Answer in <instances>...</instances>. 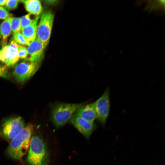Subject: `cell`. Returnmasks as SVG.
I'll list each match as a JSON object with an SVG mask.
<instances>
[{"mask_svg":"<svg viewBox=\"0 0 165 165\" xmlns=\"http://www.w3.org/2000/svg\"><path fill=\"white\" fill-rule=\"evenodd\" d=\"M33 129L32 125H27L11 140L6 150L10 157L20 160L25 155L29 148Z\"/></svg>","mask_w":165,"mask_h":165,"instance_id":"cell-1","label":"cell"},{"mask_svg":"<svg viewBox=\"0 0 165 165\" xmlns=\"http://www.w3.org/2000/svg\"><path fill=\"white\" fill-rule=\"evenodd\" d=\"M49 159L46 145L39 136L31 138L26 161L29 165H47Z\"/></svg>","mask_w":165,"mask_h":165,"instance_id":"cell-2","label":"cell"},{"mask_svg":"<svg viewBox=\"0 0 165 165\" xmlns=\"http://www.w3.org/2000/svg\"><path fill=\"white\" fill-rule=\"evenodd\" d=\"M85 103H58L53 105L51 112L53 123L57 127L64 125L70 119L75 111Z\"/></svg>","mask_w":165,"mask_h":165,"instance_id":"cell-3","label":"cell"},{"mask_svg":"<svg viewBox=\"0 0 165 165\" xmlns=\"http://www.w3.org/2000/svg\"><path fill=\"white\" fill-rule=\"evenodd\" d=\"M40 63L31 61L27 58L15 65L12 74L18 82L23 83L34 75L38 70Z\"/></svg>","mask_w":165,"mask_h":165,"instance_id":"cell-4","label":"cell"},{"mask_svg":"<svg viewBox=\"0 0 165 165\" xmlns=\"http://www.w3.org/2000/svg\"><path fill=\"white\" fill-rule=\"evenodd\" d=\"M38 24L37 37L45 46L49 42L52 29L54 15L50 11L43 12Z\"/></svg>","mask_w":165,"mask_h":165,"instance_id":"cell-5","label":"cell"},{"mask_svg":"<svg viewBox=\"0 0 165 165\" xmlns=\"http://www.w3.org/2000/svg\"><path fill=\"white\" fill-rule=\"evenodd\" d=\"M25 126L24 123L20 116L9 118L2 125L0 134L8 140L14 138Z\"/></svg>","mask_w":165,"mask_h":165,"instance_id":"cell-6","label":"cell"},{"mask_svg":"<svg viewBox=\"0 0 165 165\" xmlns=\"http://www.w3.org/2000/svg\"><path fill=\"white\" fill-rule=\"evenodd\" d=\"M96 119L105 125L109 115L110 109L109 88H107L102 95L94 102Z\"/></svg>","mask_w":165,"mask_h":165,"instance_id":"cell-7","label":"cell"},{"mask_svg":"<svg viewBox=\"0 0 165 165\" xmlns=\"http://www.w3.org/2000/svg\"><path fill=\"white\" fill-rule=\"evenodd\" d=\"M18 46L12 40L8 45L2 47L0 51V61L7 67L16 65L19 60L17 55Z\"/></svg>","mask_w":165,"mask_h":165,"instance_id":"cell-8","label":"cell"},{"mask_svg":"<svg viewBox=\"0 0 165 165\" xmlns=\"http://www.w3.org/2000/svg\"><path fill=\"white\" fill-rule=\"evenodd\" d=\"M70 122L87 139H89L96 127L94 123H91L74 113L70 120Z\"/></svg>","mask_w":165,"mask_h":165,"instance_id":"cell-9","label":"cell"},{"mask_svg":"<svg viewBox=\"0 0 165 165\" xmlns=\"http://www.w3.org/2000/svg\"><path fill=\"white\" fill-rule=\"evenodd\" d=\"M46 46L36 37L30 43L27 48L29 56L28 58L31 61L40 62L43 59Z\"/></svg>","mask_w":165,"mask_h":165,"instance_id":"cell-10","label":"cell"},{"mask_svg":"<svg viewBox=\"0 0 165 165\" xmlns=\"http://www.w3.org/2000/svg\"><path fill=\"white\" fill-rule=\"evenodd\" d=\"M74 113L91 123L96 119V113L94 103L83 105L79 108Z\"/></svg>","mask_w":165,"mask_h":165,"instance_id":"cell-11","label":"cell"},{"mask_svg":"<svg viewBox=\"0 0 165 165\" xmlns=\"http://www.w3.org/2000/svg\"><path fill=\"white\" fill-rule=\"evenodd\" d=\"M40 17V15L36 16L31 24L21 30V33L29 43L37 37L38 23Z\"/></svg>","mask_w":165,"mask_h":165,"instance_id":"cell-12","label":"cell"},{"mask_svg":"<svg viewBox=\"0 0 165 165\" xmlns=\"http://www.w3.org/2000/svg\"><path fill=\"white\" fill-rule=\"evenodd\" d=\"M26 10L31 15L36 16L40 15L42 11L41 3L38 0H21Z\"/></svg>","mask_w":165,"mask_h":165,"instance_id":"cell-13","label":"cell"},{"mask_svg":"<svg viewBox=\"0 0 165 165\" xmlns=\"http://www.w3.org/2000/svg\"><path fill=\"white\" fill-rule=\"evenodd\" d=\"M10 18L4 20L0 25L2 48L6 45L8 38L11 33Z\"/></svg>","mask_w":165,"mask_h":165,"instance_id":"cell-14","label":"cell"},{"mask_svg":"<svg viewBox=\"0 0 165 165\" xmlns=\"http://www.w3.org/2000/svg\"><path fill=\"white\" fill-rule=\"evenodd\" d=\"M11 32L12 34L16 33L21 31L20 17H13L10 18Z\"/></svg>","mask_w":165,"mask_h":165,"instance_id":"cell-15","label":"cell"},{"mask_svg":"<svg viewBox=\"0 0 165 165\" xmlns=\"http://www.w3.org/2000/svg\"><path fill=\"white\" fill-rule=\"evenodd\" d=\"M13 40L18 44L22 46H28L30 43L28 42L24 36L21 33V31L13 35Z\"/></svg>","mask_w":165,"mask_h":165,"instance_id":"cell-16","label":"cell"},{"mask_svg":"<svg viewBox=\"0 0 165 165\" xmlns=\"http://www.w3.org/2000/svg\"><path fill=\"white\" fill-rule=\"evenodd\" d=\"M31 14L28 13L20 18L21 30L31 24L34 19L30 18Z\"/></svg>","mask_w":165,"mask_h":165,"instance_id":"cell-17","label":"cell"},{"mask_svg":"<svg viewBox=\"0 0 165 165\" xmlns=\"http://www.w3.org/2000/svg\"><path fill=\"white\" fill-rule=\"evenodd\" d=\"M18 57L20 59H24L28 58V56L27 48L19 45L17 52Z\"/></svg>","mask_w":165,"mask_h":165,"instance_id":"cell-18","label":"cell"},{"mask_svg":"<svg viewBox=\"0 0 165 165\" xmlns=\"http://www.w3.org/2000/svg\"><path fill=\"white\" fill-rule=\"evenodd\" d=\"M0 77L7 79H9L11 77L7 67L5 64H0Z\"/></svg>","mask_w":165,"mask_h":165,"instance_id":"cell-19","label":"cell"},{"mask_svg":"<svg viewBox=\"0 0 165 165\" xmlns=\"http://www.w3.org/2000/svg\"><path fill=\"white\" fill-rule=\"evenodd\" d=\"M20 0H7L5 5V8L8 10H13L16 9L18 6Z\"/></svg>","mask_w":165,"mask_h":165,"instance_id":"cell-20","label":"cell"},{"mask_svg":"<svg viewBox=\"0 0 165 165\" xmlns=\"http://www.w3.org/2000/svg\"><path fill=\"white\" fill-rule=\"evenodd\" d=\"M11 15L5 8L0 6V19L6 20L11 17Z\"/></svg>","mask_w":165,"mask_h":165,"instance_id":"cell-21","label":"cell"},{"mask_svg":"<svg viewBox=\"0 0 165 165\" xmlns=\"http://www.w3.org/2000/svg\"><path fill=\"white\" fill-rule=\"evenodd\" d=\"M7 0H0V6H5Z\"/></svg>","mask_w":165,"mask_h":165,"instance_id":"cell-22","label":"cell"},{"mask_svg":"<svg viewBox=\"0 0 165 165\" xmlns=\"http://www.w3.org/2000/svg\"><path fill=\"white\" fill-rule=\"evenodd\" d=\"M1 38V33H0V39Z\"/></svg>","mask_w":165,"mask_h":165,"instance_id":"cell-23","label":"cell"},{"mask_svg":"<svg viewBox=\"0 0 165 165\" xmlns=\"http://www.w3.org/2000/svg\"><path fill=\"white\" fill-rule=\"evenodd\" d=\"M1 49L0 48V50H1Z\"/></svg>","mask_w":165,"mask_h":165,"instance_id":"cell-24","label":"cell"}]
</instances>
